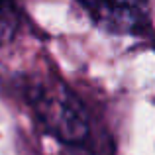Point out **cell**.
Segmentation results:
<instances>
[{"label": "cell", "mask_w": 155, "mask_h": 155, "mask_svg": "<svg viewBox=\"0 0 155 155\" xmlns=\"http://www.w3.org/2000/svg\"><path fill=\"white\" fill-rule=\"evenodd\" d=\"M22 100L35 122L67 145H84L91 137L88 112L65 83L51 77H28L22 81Z\"/></svg>", "instance_id": "obj_1"}, {"label": "cell", "mask_w": 155, "mask_h": 155, "mask_svg": "<svg viewBox=\"0 0 155 155\" xmlns=\"http://www.w3.org/2000/svg\"><path fill=\"white\" fill-rule=\"evenodd\" d=\"M102 31L137 35L149 24V0H77Z\"/></svg>", "instance_id": "obj_2"}, {"label": "cell", "mask_w": 155, "mask_h": 155, "mask_svg": "<svg viewBox=\"0 0 155 155\" xmlns=\"http://www.w3.org/2000/svg\"><path fill=\"white\" fill-rule=\"evenodd\" d=\"M18 26V4L16 0H0V47L12 39Z\"/></svg>", "instance_id": "obj_3"}]
</instances>
